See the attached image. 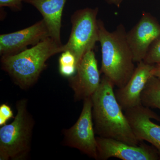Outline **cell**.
Segmentation results:
<instances>
[{"label": "cell", "instance_id": "cell-13", "mask_svg": "<svg viewBox=\"0 0 160 160\" xmlns=\"http://www.w3.org/2000/svg\"><path fill=\"white\" fill-rule=\"evenodd\" d=\"M67 0H23L36 8L43 17L49 36L59 45L63 9Z\"/></svg>", "mask_w": 160, "mask_h": 160}, {"label": "cell", "instance_id": "cell-1", "mask_svg": "<svg viewBox=\"0 0 160 160\" xmlns=\"http://www.w3.org/2000/svg\"><path fill=\"white\" fill-rule=\"evenodd\" d=\"M114 85L103 75L98 88L92 96V116L95 134L138 146L123 109L118 102L113 90Z\"/></svg>", "mask_w": 160, "mask_h": 160}, {"label": "cell", "instance_id": "cell-14", "mask_svg": "<svg viewBox=\"0 0 160 160\" xmlns=\"http://www.w3.org/2000/svg\"><path fill=\"white\" fill-rule=\"evenodd\" d=\"M142 105L160 110V80L152 76L146 83L141 96Z\"/></svg>", "mask_w": 160, "mask_h": 160}, {"label": "cell", "instance_id": "cell-15", "mask_svg": "<svg viewBox=\"0 0 160 160\" xmlns=\"http://www.w3.org/2000/svg\"><path fill=\"white\" fill-rule=\"evenodd\" d=\"M143 61L152 65L160 63V38L152 45Z\"/></svg>", "mask_w": 160, "mask_h": 160}, {"label": "cell", "instance_id": "cell-8", "mask_svg": "<svg viewBox=\"0 0 160 160\" xmlns=\"http://www.w3.org/2000/svg\"><path fill=\"white\" fill-rule=\"evenodd\" d=\"M101 81L95 54L91 50L83 57L78 64L76 73L69 78V85L74 92L75 101L92 97Z\"/></svg>", "mask_w": 160, "mask_h": 160}, {"label": "cell", "instance_id": "cell-11", "mask_svg": "<svg viewBox=\"0 0 160 160\" xmlns=\"http://www.w3.org/2000/svg\"><path fill=\"white\" fill-rule=\"evenodd\" d=\"M50 37L49 30L42 19L19 31L0 35V54L10 55L18 53Z\"/></svg>", "mask_w": 160, "mask_h": 160}, {"label": "cell", "instance_id": "cell-12", "mask_svg": "<svg viewBox=\"0 0 160 160\" xmlns=\"http://www.w3.org/2000/svg\"><path fill=\"white\" fill-rule=\"evenodd\" d=\"M154 65L141 61L126 85L115 90V95L123 111L142 105L141 96L152 75Z\"/></svg>", "mask_w": 160, "mask_h": 160}, {"label": "cell", "instance_id": "cell-3", "mask_svg": "<svg viewBox=\"0 0 160 160\" xmlns=\"http://www.w3.org/2000/svg\"><path fill=\"white\" fill-rule=\"evenodd\" d=\"M63 45L51 38H47L17 54L2 56V69L20 88L29 89L37 82L46 68L47 60L64 51Z\"/></svg>", "mask_w": 160, "mask_h": 160}, {"label": "cell", "instance_id": "cell-16", "mask_svg": "<svg viewBox=\"0 0 160 160\" xmlns=\"http://www.w3.org/2000/svg\"><path fill=\"white\" fill-rule=\"evenodd\" d=\"M59 66H75L77 67V62L74 55L68 50L63 51L59 58Z\"/></svg>", "mask_w": 160, "mask_h": 160}, {"label": "cell", "instance_id": "cell-5", "mask_svg": "<svg viewBox=\"0 0 160 160\" xmlns=\"http://www.w3.org/2000/svg\"><path fill=\"white\" fill-rule=\"evenodd\" d=\"M98 8L79 9L72 15V29L68 42L63 45L64 51L68 50L74 55L77 66L83 57L93 50L99 41L97 16Z\"/></svg>", "mask_w": 160, "mask_h": 160}, {"label": "cell", "instance_id": "cell-19", "mask_svg": "<svg viewBox=\"0 0 160 160\" xmlns=\"http://www.w3.org/2000/svg\"><path fill=\"white\" fill-rule=\"evenodd\" d=\"M152 75L160 80V63L155 64L152 70Z\"/></svg>", "mask_w": 160, "mask_h": 160}, {"label": "cell", "instance_id": "cell-9", "mask_svg": "<svg viewBox=\"0 0 160 160\" xmlns=\"http://www.w3.org/2000/svg\"><path fill=\"white\" fill-rule=\"evenodd\" d=\"M126 37L134 62H140L160 38V25L151 14L144 12L135 26L126 32Z\"/></svg>", "mask_w": 160, "mask_h": 160}, {"label": "cell", "instance_id": "cell-6", "mask_svg": "<svg viewBox=\"0 0 160 160\" xmlns=\"http://www.w3.org/2000/svg\"><path fill=\"white\" fill-rule=\"evenodd\" d=\"M92 108L91 97L83 100L82 109L78 121L71 128L63 130L64 143L66 146L78 149L89 157L98 160Z\"/></svg>", "mask_w": 160, "mask_h": 160}, {"label": "cell", "instance_id": "cell-17", "mask_svg": "<svg viewBox=\"0 0 160 160\" xmlns=\"http://www.w3.org/2000/svg\"><path fill=\"white\" fill-rule=\"evenodd\" d=\"M14 118L13 112L10 106L4 104L0 106V126L6 125L8 120Z\"/></svg>", "mask_w": 160, "mask_h": 160}, {"label": "cell", "instance_id": "cell-7", "mask_svg": "<svg viewBox=\"0 0 160 160\" xmlns=\"http://www.w3.org/2000/svg\"><path fill=\"white\" fill-rule=\"evenodd\" d=\"M98 160H107L115 158L122 160H158L160 155L154 146L140 143L132 146L114 139L97 137Z\"/></svg>", "mask_w": 160, "mask_h": 160}, {"label": "cell", "instance_id": "cell-4", "mask_svg": "<svg viewBox=\"0 0 160 160\" xmlns=\"http://www.w3.org/2000/svg\"><path fill=\"white\" fill-rule=\"evenodd\" d=\"M17 113L12 122L0 129V160H24L31 151L34 121L26 99L18 101Z\"/></svg>", "mask_w": 160, "mask_h": 160}, {"label": "cell", "instance_id": "cell-2", "mask_svg": "<svg viewBox=\"0 0 160 160\" xmlns=\"http://www.w3.org/2000/svg\"><path fill=\"white\" fill-rule=\"evenodd\" d=\"M99 41L101 47L100 72L114 86L122 88L133 74L134 66L132 53L126 40L125 26L120 24L114 31H108L102 20H98Z\"/></svg>", "mask_w": 160, "mask_h": 160}, {"label": "cell", "instance_id": "cell-10", "mask_svg": "<svg viewBox=\"0 0 160 160\" xmlns=\"http://www.w3.org/2000/svg\"><path fill=\"white\" fill-rule=\"evenodd\" d=\"M124 113L137 138L150 143L160 155V126L151 121L154 119L160 122V116L142 105L125 110Z\"/></svg>", "mask_w": 160, "mask_h": 160}, {"label": "cell", "instance_id": "cell-20", "mask_svg": "<svg viewBox=\"0 0 160 160\" xmlns=\"http://www.w3.org/2000/svg\"><path fill=\"white\" fill-rule=\"evenodd\" d=\"M124 0H106V2L109 5L117 6L119 8L121 6Z\"/></svg>", "mask_w": 160, "mask_h": 160}, {"label": "cell", "instance_id": "cell-18", "mask_svg": "<svg viewBox=\"0 0 160 160\" xmlns=\"http://www.w3.org/2000/svg\"><path fill=\"white\" fill-rule=\"evenodd\" d=\"M23 0H0V7H9L16 11L21 10L22 7Z\"/></svg>", "mask_w": 160, "mask_h": 160}]
</instances>
